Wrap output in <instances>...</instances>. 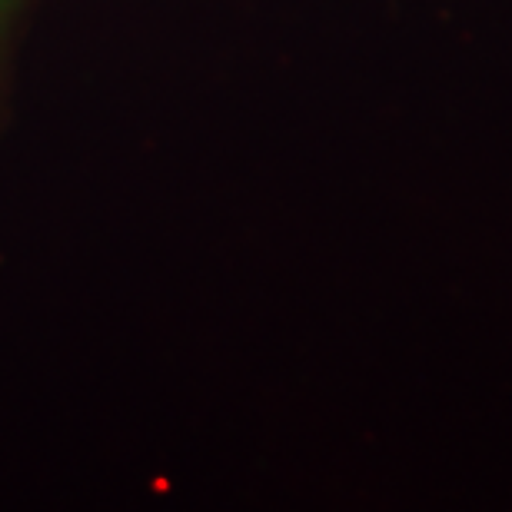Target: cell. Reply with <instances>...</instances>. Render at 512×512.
Masks as SVG:
<instances>
[{
  "mask_svg": "<svg viewBox=\"0 0 512 512\" xmlns=\"http://www.w3.org/2000/svg\"><path fill=\"white\" fill-rule=\"evenodd\" d=\"M10 7H14V0H0V24H4V17H7Z\"/></svg>",
  "mask_w": 512,
  "mask_h": 512,
  "instance_id": "1",
  "label": "cell"
}]
</instances>
